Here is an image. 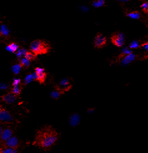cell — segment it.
Here are the masks:
<instances>
[{"label":"cell","mask_w":148,"mask_h":153,"mask_svg":"<svg viewBox=\"0 0 148 153\" xmlns=\"http://www.w3.org/2000/svg\"><path fill=\"white\" fill-rule=\"evenodd\" d=\"M94 111V109H89V110L88 111V113H92V112Z\"/></svg>","instance_id":"836d02e7"},{"label":"cell","mask_w":148,"mask_h":153,"mask_svg":"<svg viewBox=\"0 0 148 153\" xmlns=\"http://www.w3.org/2000/svg\"><path fill=\"white\" fill-rule=\"evenodd\" d=\"M20 146V142L18 138L15 136H12L10 137L8 141H6L2 145L4 148L10 147L12 149H17Z\"/></svg>","instance_id":"8992f818"},{"label":"cell","mask_w":148,"mask_h":153,"mask_svg":"<svg viewBox=\"0 0 148 153\" xmlns=\"http://www.w3.org/2000/svg\"><path fill=\"white\" fill-rule=\"evenodd\" d=\"M127 16L130 18L132 19V20H137L140 18V14L138 12H131L127 15Z\"/></svg>","instance_id":"ffe728a7"},{"label":"cell","mask_w":148,"mask_h":153,"mask_svg":"<svg viewBox=\"0 0 148 153\" xmlns=\"http://www.w3.org/2000/svg\"><path fill=\"white\" fill-rule=\"evenodd\" d=\"M34 76V81H38L39 84H44L46 79V74L44 69L43 67H38L35 68V71L33 73Z\"/></svg>","instance_id":"5b68a950"},{"label":"cell","mask_w":148,"mask_h":153,"mask_svg":"<svg viewBox=\"0 0 148 153\" xmlns=\"http://www.w3.org/2000/svg\"><path fill=\"white\" fill-rule=\"evenodd\" d=\"M0 32H1V33L3 36H8L9 35V34H10V30H9L8 28L6 25H1V28H0Z\"/></svg>","instance_id":"e0dca14e"},{"label":"cell","mask_w":148,"mask_h":153,"mask_svg":"<svg viewBox=\"0 0 148 153\" xmlns=\"http://www.w3.org/2000/svg\"><path fill=\"white\" fill-rule=\"evenodd\" d=\"M147 13H148V10H147Z\"/></svg>","instance_id":"8d00e7d4"},{"label":"cell","mask_w":148,"mask_h":153,"mask_svg":"<svg viewBox=\"0 0 148 153\" xmlns=\"http://www.w3.org/2000/svg\"><path fill=\"white\" fill-rule=\"evenodd\" d=\"M122 54H125V55H127V54H131V53H132V51H131V49H129V48H124L122 49Z\"/></svg>","instance_id":"d4e9b609"},{"label":"cell","mask_w":148,"mask_h":153,"mask_svg":"<svg viewBox=\"0 0 148 153\" xmlns=\"http://www.w3.org/2000/svg\"><path fill=\"white\" fill-rule=\"evenodd\" d=\"M17 150H16V149H13V151H12V153H17Z\"/></svg>","instance_id":"d6a6232c"},{"label":"cell","mask_w":148,"mask_h":153,"mask_svg":"<svg viewBox=\"0 0 148 153\" xmlns=\"http://www.w3.org/2000/svg\"><path fill=\"white\" fill-rule=\"evenodd\" d=\"M119 1H128V0H119Z\"/></svg>","instance_id":"e575fe53"},{"label":"cell","mask_w":148,"mask_h":153,"mask_svg":"<svg viewBox=\"0 0 148 153\" xmlns=\"http://www.w3.org/2000/svg\"><path fill=\"white\" fill-rule=\"evenodd\" d=\"M59 139V134L51 126H45L38 130L33 145L46 151L50 149Z\"/></svg>","instance_id":"6da1fadb"},{"label":"cell","mask_w":148,"mask_h":153,"mask_svg":"<svg viewBox=\"0 0 148 153\" xmlns=\"http://www.w3.org/2000/svg\"><path fill=\"white\" fill-rule=\"evenodd\" d=\"M13 149L10 148V147L4 148V149H2V152H1V153H12Z\"/></svg>","instance_id":"83f0119b"},{"label":"cell","mask_w":148,"mask_h":153,"mask_svg":"<svg viewBox=\"0 0 148 153\" xmlns=\"http://www.w3.org/2000/svg\"><path fill=\"white\" fill-rule=\"evenodd\" d=\"M2 148H0V153H1V152H2Z\"/></svg>","instance_id":"d590c367"},{"label":"cell","mask_w":148,"mask_h":153,"mask_svg":"<svg viewBox=\"0 0 148 153\" xmlns=\"http://www.w3.org/2000/svg\"><path fill=\"white\" fill-rule=\"evenodd\" d=\"M25 57L27 59H28L29 60L32 61L34 60L36 58V55L33 53V52H29L28 51L27 53L26 54V55L25 56Z\"/></svg>","instance_id":"7402d4cb"},{"label":"cell","mask_w":148,"mask_h":153,"mask_svg":"<svg viewBox=\"0 0 148 153\" xmlns=\"http://www.w3.org/2000/svg\"><path fill=\"white\" fill-rule=\"evenodd\" d=\"M21 68H22V66H21V64H20V63L16 64L13 65V66L11 67V70H12L13 72L15 74H18L20 73Z\"/></svg>","instance_id":"9a60e30c"},{"label":"cell","mask_w":148,"mask_h":153,"mask_svg":"<svg viewBox=\"0 0 148 153\" xmlns=\"http://www.w3.org/2000/svg\"><path fill=\"white\" fill-rule=\"evenodd\" d=\"M134 59L135 54H134L133 53H131V54L126 55V56L122 59V64L123 65H127L134 60Z\"/></svg>","instance_id":"7c38bea8"},{"label":"cell","mask_w":148,"mask_h":153,"mask_svg":"<svg viewBox=\"0 0 148 153\" xmlns=\"http://www.w3.org/2000/svg\"><path fill=\"white\" fill-rule=\"evenodd\" d=\"M30 60H29L28 59H27V58H26L25 57H24V58H22L21 59H20V64H21V66H22V67H28L29 66H30Z\"/></svg>","instance_id":"5bb4252c"},{"label":"cell","mask_w":148,"mask_h":153,"mask_svg":"<svg viewBox=\"0 0 148 153\" xmlns=\"http://www.w3.org/2000/svg\"><path fill=\"white\" fill-rule=\"evenodd\" d=\"M13 121V117L5 107L0 105V123H11Z\"/></svg>","instance_id":"277c9868"},{"label":"cell","mask_w":148,"mask_h":153,"mask_svg":"<svg viewBox=\"0 0 148 153\" xmlns=\"http://www.w3.org/2000/svg\"><path fill=\"white\" fill-rule=\"evenodd\" d=\"M19 49V46L18 44H16L15 43H12L11 44H10L9 45H8L6 46V49L7 51L10 52V53H16L18 50Z\"/></svg>","instance_id":"4fadbf2b"},{"label":"cell","mask_w":148,"mask_h":153,"mask_svg":"<svg viewBox=\"0 0 148 153\" xmlns=\"http://www.w3.org/2000/svg\"><path fill=\"white\" fill-rule=\"evenodd\" d=\"M23 56V54L21 48H19L18 50L16 51V56H17V58H19V59H21Z\"/></svg>","instance_id":"484cf974"},{"label":"cell","mask_w":148,"mask_h":153,"mask_svg":"<svg viewBox=\"0 0 148 153\" xmlns=\"http://www.w3.org/2000/svg\"><path fill=\"white\" fill-rule=\"evenodd\" d=\"M81 10L83 12L86 13L89 10V8L87 7V6H82L81 7Z\"/></svg>","instance_id":"f546056e"},{"label":"cell","mask_w":148,"mask_h":153,"mask_svg":"<svg viewBox=\"0 0 148 153\" xmlns=\"http://www.w3.org/2000/svg\"><path fill=\"white\" fill-rule=\"evenodd\" d=\"M112 40H113V43L116 46L121 47L123 45L124 42V35L121 33H118L116 35L113 36Z\"/></svg>","instance_id":"9c48e42d"},{"label":"cell","mask_w":148,"mask_h":153,"mask_svg":"<svg viewBox=\"0 0 148 153\" xmlns=\"http://www.w3.org/2000/svg\"><path fill=\"white\" fill-rule=\"evenodd\" d=\"M142 47H143V48L145 49V50L148 51V42L147 43H145V44H144L143 45H142Z\"/></svg>","instance_id":"4dcf8cb0"},{"label":"cell","mask_w":148,"mask_h":153,"mask_svg":"<svg viewBox=\"0 0 148 153\" xmlns=\"http://www.w3.org/2000/svg\"><path fill=\"white\" fill-rule=\"evenodd\" d=\"M105 0H96L93 2V5L95 8H100L104 5Z\"/></svg>","instance_id":"44dd1931"},{"label":"cell","mask_w":148,"mask_h":153,"mask_svg":"<svg viewBox=\"0 0 148 153\" xmlns=\"http://www.w3.org/2000/svg\"><path fill=\"white\" fill-rule=\"evenodd\" d=\"M139 47V43L136 41H133L132 43L130 44L129 48L131 49H136V48H138Z\"/></svg>","instance_id":"cb8c5ba5"},{"label":"cell","mask_w":148,"mask_h":153,"mask_svg":"<svg viewBox=\"0 0 148 153\" xmlns=\"http://www.w3.org/2000/svg\"><path fill=\"white\" fill-rule=\"evenodd\" d=\"M62 93L61 92L57 90H54V91H53L51 93V97L53 99H59L60 97L61 96V95H62Z\"/></svg>","instance_id":"ac0fdd59"},{"label":"cell","mask_w":148,"mask_h":153,"mask_svg":"<svg viewBox=\"0 0 148 153\" xmlns=\"http://www.w3.org/2000/svg\"><path fill=\"white\" fill-rule=\"evenodd\" d=\"M80 121H81V118H80V115L75 113L70 116L69 119V123L71 126L75 127L80 124Z\"/></svg>","instance_id":"8fae6325"},{"label":"cell","mask_w":148,"mask_h":153,"mask_svg":"<svg viewBox=\"0 0 148 153\" xmlns=\"http://www.w3.org/2000/svg\"><path fill=\"white\" fill-rule=\"evenodd\" d=\"M13 131L11 128H5L3 129L2 135H1V139H0V144L3 145L6 141L9 139L10 137H11L13 135Z\"/></svg>","instance_id":"ba28073f"},{"label":"cell","mask_w":148,"mask_h":153,"mask_svg":"<svg viewBox=\"0 0 148 153\" xmlns=\"http://www.w3.org/2000/svg\"><path fill=\"white\" fill-rule=\"evenodd\" d=\"M71 88H72V84L70 82L69 80L67 78H65L61 80L59 83L55 86V90L61 92L62 94H64L65 93L69 91Z\"/></svg>","instance_id":"3957f363"},{"label":"cell","mask_w":148,"mask_h":153,"mask_svg":"<svg viewBox=\"0 0 148 153\" xmlns=\"http://www.w3.org/2000/svg\"><path fill=\"white\" fill-rule=\"evenodd\" d=\"M20 85H21V79L20 78H15L14 79L13 81L12 82V86H19Z\"/></svg>","instance_id":"603a6c76"},{"label":"cell","mask_w":148,"mask_h":153,"mask_svg":"<svg viewBox=\"0 0 148 153\" xmlns=\"http://www.w3.org/2000/svg\"><path fill=\"white\" fill-rule=\"evenodd\" d=\"M9 88V86L8 85H6V83H0V90H6Z\"/></svg>","instance_id":"4316f807"},{"label":"cell","mask_w":148,"mask_h":153,"mask_svg":"<svg viewBox=\"0 0 148 153\" xmlns=\"http://www.w3.org/2000/svg\"><path fill=\"white\" fill-rule=\"evenodd\" d=\"M0 98H1V101L4 102L6 104H13L16 101V99H17V96L15 95V94L10 92V93L1 96Z\"/></svg>","instance_id":"52a82bcc"},{"label":"cell","mask_w":148,"mask_h":153,"mask_svg":"<svg viewBox=\"0 0 148 153\" xmlns=\"http://www.w3.org/2000/svg\"><path fill=\"white\" fill-rule=\"evenodd\" d=\"M34 81L33 74H28L27 76H26V78H25V80H24L23 85L26 86V85H28L29 83H31L32 81Z\"/></svg>","instance_id":"2e32d148"},{"label":"cell","mask_w":148,"mask_h":153,"mask_svg":"<svg viewBox=\"0 0 148 153\" xmlns=\"http://www.w3.org/2000/svg\"><path fill=\"white\" fill-rule=\"evenodd\" d=\"M106 42V39L105 36L102 34H98L96 36L94 41V45L97 48H101V47L103 46L105 44Z\"/></svg>","instance_id":"30bf717a"},{"label":"cell","mask_w":148,"mask_h":153,"mask_svg":"<svg viewBox=\"0 0 148 153\" xmlns=\"http://www.w3.org/2000/svg\"><path fill=\"white\" fill-rule=\"evenodd\" d=\"M141 8H142V9H143L144 10H148V2H146V3H144L143 4H142V5H141Z\"/></svg>","instance_id":"f1b7e54d"},{"label":"cell","mask_w":148,"mask_h":153,"mask_svg":"<svg viewBox=\"0 0 148 153\" xmlns=\"http://www.w3.org/2000/svg\"><path fill=\"white\" fill-rule=\"evenodd\" d=\"M3 131V127L1 126H0V139H1V135H2Z\"/></svg>","instance_id":"1f68e13d"},{"label":"cell","mask_w":148,"mask_h":153,"mask_svg":"<svg viewBox=\"0 0 148 153\" xmlns=\"http://www.w3.org/2000/svg\"><path fill=\"white\" fill-rule=\"evenodd\" d=\"M11 93H12L13 94H14L16 96H19L21 93V86H13V88L11 90Z\"/></svg>","instance_id":"d6986e66"},{"label":"cell","mask_w":148,"mask_h":153,"mask_svg":"<svg viewBox=\"0 0 148 153\" xmlns=\"http://www.w3.org/2000/svg\"><path fill=\"white\" fill-rule=\"evenodd\" d=\"M30 50L36 56L46 54L48 52L49 48L44 42L37 39L31 42L30 44Z\"/></svg>","instance_id":"7a4b0ae2"}]
</instances>
